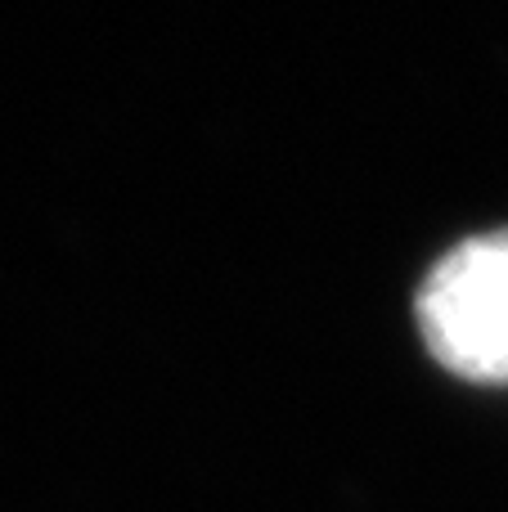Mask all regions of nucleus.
Masks as SVG:
<instances>
[{
  "instance_id": "f257e3e1",
  "label": "nucleus",
  "mask_w": 508,
  "mask_h": 512,
  "mask_svg": "<svg viewBox=\"0 0 508 512\" xmlns=\"http://www.w3.org/2000/svg\"><path fill=\"white\" fill-rule=\"evenodd\" d=\"M414 324L446 373L508 387V230H486L432 261L414 292Z\"/></svg>"
}]
</instances>
